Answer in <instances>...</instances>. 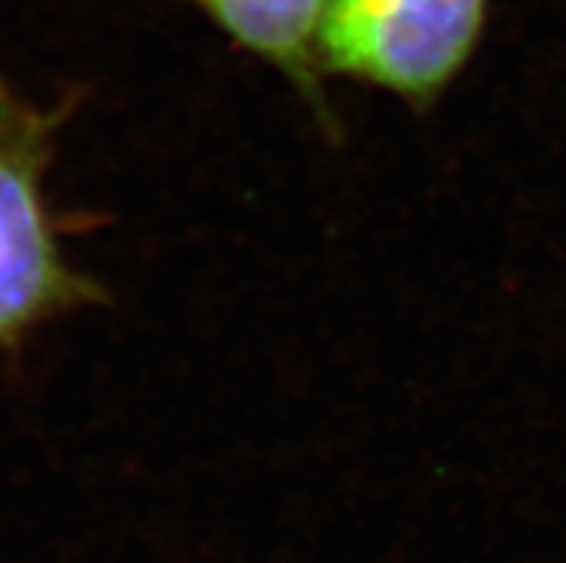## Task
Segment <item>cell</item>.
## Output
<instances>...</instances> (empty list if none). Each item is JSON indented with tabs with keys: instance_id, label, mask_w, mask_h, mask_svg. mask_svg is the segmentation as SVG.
Wrapping results in <instances>:
<instances>
[{
	"instance_id": "cell-1",
	"label": "cell",
	"mask_w": 566,
	"mask_h": 563,
	"mask_svg": "<svg viewBox=\"0 0 566 563\" xmlns=\"http://www.w3.org/2000/svg\"><path fill=\"white\" fill-rule=\"evenodd\" d=\"M75 104L66 98L43 110L0 81V351L57 316L109 300L93 277L66 262V221L46 199L57 133Z\"/></svg>"
},
{
	"instance_id": "cell-2",
	"label": "cell",
	"mask_w": 566,
	"mask_h": 563,
	"mask_svg": "<svg viewBox=\"0 0 566 563\" xmlns=\"http://www.w3.org/2000/svg\"><path fill=\"white\" fill-rule=\"evenodd\" d=\"M486 9L489 0H331L319 61L411 107H431L467 70Z\"/></svg>"
},
{
	"instance_id": "cell-3",
	"label": "cell",
	"mask_w": 566,
	"mask_h": 563,
	"mask_svg": "<svg viewBox=\"0 0 566 563\" xmlns=\"http://www.w3.org/2000/svg\"><path fill=\"white\" fill-rule=\"evenodd\" d=\"M201 9L239 46L259 55L300 86L305 98L325 115L316 90L319 32L331 0H199Z\"/></svg>"
}]
</instances>
